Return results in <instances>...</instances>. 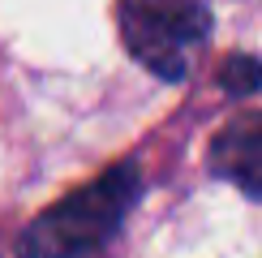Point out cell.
Listing matches in <instances>:
<instances>
[{"label": "cell", "instance_id": "1", "mask_svg": "<svg viewBox=\"0 0 262 258\" xmlns=\"http://www.w3.org/2000/svg\"><path fill=\"white\" fill-rule=\"evenodd\" d=\"M138 168L116 164L103 177H95L91 185L73 189L69 198H60L56 207L30 220V228L17 241V258H82L121 228L129 207L138 202Z\"/></svg>", "mask_w": 262, "mask_h": 258}, {"label": "cell", "instance_id": "2", "mask_svg": "<svg viewBox=\"0 0 262 258\" xmlns=\"http://www.w3.org/2000/svg\"><path fill=\"white\" fill-rule=\"evenodd\" d=\"M121 43L146 73L177 82L211 35L206 0H121Z\"/></svg>", "mask_w": 262, "mask_h": 258}, {"label": "cell", "instance_id": "3", "mask_svg": "<svg viewBox=\"0 0 262 258\" xmlns=\"http://www.w3.org/2000/svg\"><path fill=\"white\" fill-rule=\"evenodd\" d=\"M211 168L262 202V107L232 116L211 142Z\"/></svg>", "mask_w": 262, "mask_h": 258}, {"label": "cell", "instance_id": "4", "mask_svg": "<svg viewBox=\"0 0 262 258\" xmlns=\"http://www.w3.org/2000/svg\"><path fill=\"white\" fill-rule=\"evenodd\" d=\"M220 82H224L232 95H249V91H258V86H262V64H258L254 56H232V60L220 69Z\"/></svg>", "mask_w": 262, "mask_h": 258}]
</instances>
